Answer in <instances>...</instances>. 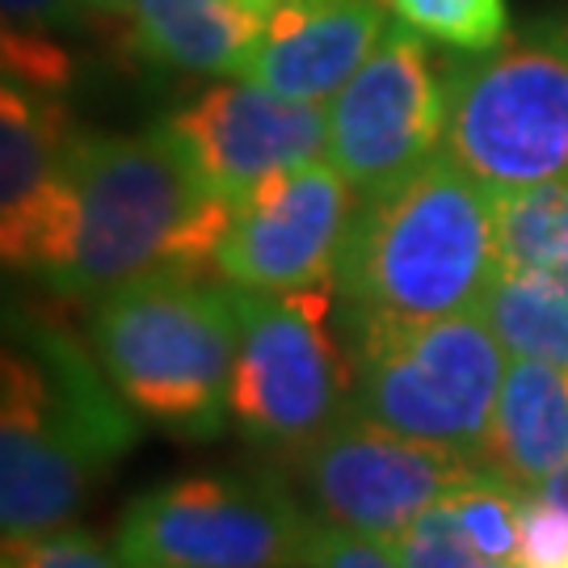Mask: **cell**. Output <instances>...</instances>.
<instances>
[{"mask_svg":"<svg viewBox=\"0 0 568 568\" xmlns=\"http://www.w3.org/2000/svg\"><path fill=\"white\" fill-rule=\"evenodd\" d=\"M321 518L257 471H203L140 493L119 527L122 565L307 568Z\"/></svg>","mask_w":568,"mask_h":568,"instance_id":"cell-8","label":"cell"},{"mask_svg":"<svg viewBox=\"0 0 568 568\" xmlns=\"http://www.w3.org/2000/svg\"><path fill=\"white\" fill-rule=\"evenodd\" d=\"M161 131L215 194L241 199L270 173L321 161L328 148V110L236 77V84H215L169 114Z\"/></svg>","mask_w":568,"mask_h":568,"instance_id":"cell-12","label":"cell"},{"mask_svg":"<svg viewBox=\"0 0 568 568\" xmlns=\"http://www.w3.org/2000/svg\"><path fill=\"white\" fill-rule=\"evenodd\" d=\"M539 493H548L556 506L568 509V467H560V471H556V476H551V480L544 488H539Z\"/></svg>","mask_w":568,"mask_h":568,"instance_id":"cell-26","label":"cell"},{"mask_svg":"<svg viewBox=\"0 0 568 568\" xmlns=\"http://www.w3.org/2000/svg\"><path fill=\"white\" fill-rule=\"evenodd\" d=\"M358 190L328 161L270 173L232 206L215 274L244 291L333 286Z\"/></svg>","mask_w":568,"mask_h":568,"instance_id":"cell-11","label":"cell"},{"mask_svg":"<svg viewBox=\"0 0 568 568\" xmlns=\"http://www.w3.org/2000/svg\"><path fill=\"white\" fill-rule=\"evenodd\" d=\"M122 551H110L89 530L60 527L26 544H4V568H119Z\"/></svg>","mask_w":568,"mask_h":568,"instance_id":"cell-22","label":"cell"},{"mask_svg":"<svg viewBox=\"0 0 568 568\" xmlns=\"http://www.w3.org/2000/svg\"><path fill=\"white\" fill-rule=\"evenodd\" d=\"M450 63H438L408 26H387L371 60L328 102L325 161L358 194L396 182L443 152Z\"/></svg>","mask_w":568,"mask_h":568,"instance_id":"cell-9","label":"cell"},{"mask_svg":"<svg viewBox=\"0 0 568 568\" xmlns=\"http://www.w3.org/2000/svg\"><path fill=\"white\" fill-rule=\"evenodd\" d=\"M93 349V345H89ZM60 321L4 312L0 358V530L26 544L68 527L89 488L140 438L131 405Z\"/></svg>","mask_w":568,"mask_h":568,"instance_id":"cell-1","label":"cell"},{"mask_svg":"<svg viewBox=\"0 0 568 568\" xmlns=\"http://www.w3.org/2000/svg\"><path fill=\"white\" fill-rule=\"evenodd\" d=\"M321 523L392 544L429 506L480 480L488 467L471 455L405 438L349 413L295 459Z\"/></svg>","mask_w":568,"mask_h":568,"instance_id":"cell-10","label":"cell"},{"mask_svg":"<svg viewBox=\"0 0 568 568\" xmlns=\"http://www.w3.org/2000/svg\"><path fill=\"white\" fill-rule=\"evenodd\" d=\"M81 4L98 18H126V13H135L140 0H81Z\"/></svg>","mask_w":568,"mask_h":568,"instance_id":"cell-25","label":"cell"},{"mask_svg":"<svg viewBox=\"0 0 568 568\" xmlns=\"http://www.w3.org/2000/svg\"><path fill=\"white\" fill-rule=\"evenodd\" d=\"M518 568H568V509L548 493H523L518 514Z\"/></svg>","mask_w":568,"mask_h":568,"instance_id":"cell-23","label":"cell"},{"mask_svg":"<svg viewBox=\"0 0 568 568\" xmlns=\"http://www.w3.org/2000/svg\"><path fill=\"white\" fill-rule=\"evenodd\" d=\"M232 422L244 443L300 459L354 413L349 345L333 333V291H244Z\"/></svg>","mask_w":568,"mask_h":568,"instance_id":"cell-7","label":"cell"},{"mask_svg":"<svg viewBox=\"0 0 568 568\" xmlns=\"http://www.w3.org/2000/svg\"><path fill=\"white\" fill-rule=\"evenodd\" d=\"M89 18L81 0H4V81L63 93L77 60L63 47Z\"/></svg>","mask_w":568,"mask_h":568,"instance_id":"cell-18","label":"cell"},{"mask_svg":"<svg viewBox=\"0 0 568 568\" xmlns=\"http://www.w3.org/2000/svg\"><path fill=\"white\" fill-rule=\"evenodd\" d=\"M480 312L501 337L509 358H544L568 366V286L501 270L497 283L488 286Z\"/></svg>","mask_w":568,"mask_h":568,"instance_id":"cell-17","label":"cell"},{"mask_svg":"<svg viewBox=\"0 0 568 568\" xmlns=\"http://www.w3.org/2000/svg\"><path fill=\"white\" fill-rule=\"evenodd\" d=\"M485 467L523 493H539L568 467V366L544 358H514L506 366Z\"/></svg>","mask_w":568,"mask_h":568,"instance_id":"cell-15","label":"cell"},{"mask_svg":"<svg viewBox=\"0 0 568 568\" xmlns=\"http://www.w3.org/2000/svg\"><path fill=\"white\" fill-rule=\"evenodd\" d=\"M131 18L143 60L194 77H241L270 21L244 0H140Z\"/></svg>","mask_w":568,"mask_h":568,"instance_id":"cell-16","label":"cell"},{"mask_svg":"<svg viewBox=\"0 0 568 568\" xmlns=\"http://www.w3.org/2000/svg\"><path fill=\"white\" fill-rule=\"evenodd\" d=\"M392 556L400 560V568H518L514 560H497L480 551L464 535V527L455 523V514L447 501L429 506L408 530H400L392 544Z\"/></svg>","mask_w":568,"mask_h":568,"instance_id":"cell-21","label":"cell"},{"mask_svg":"<svg viewBox=\"0 0 568 568\" xmlns=\"http://www.w3.org/2000/svg\"><path fill=\"white\" fill-rule=\"evenodd\" d=\"M443 152L509 194L568 182V13L530 18L501 47L450 63Z\"/></svg>","mask_w":568,"mask_h":568,"instance_id":"cell-5","label":"cell"},{"mask_svg":"<svg viewBox=\"0 0 568 568\" xmlns=\"http://www.w3.org/2000/svg\"><path fill=\"white\" fill-rule=\"evenodd\" d=\"M497 257L509 274H568V182L497 194Z\"/></svg>","mask_w":568,"mask_h":568,"instance_id":"cell-19","label":"cell"},{"mask_svg":"<svg viewBox=\"0 0 568 568\" xmlns=\"http://www.w3.org/2000/svg\"><path fill=\"white\" fill-rule=\"evenodd\" d=\"M307 568H400L387 544L358 535V530L333 527L321 523L316 539H312V565Z\"/></svg>","mask_w":568,"mask_h":568,"instance_id":"cell-24","label":"cell"},{"mask_svg":"<svg viewBox=\"0 0 568 568\" xmlns=\"http://www.w3.org/2000/svg\"><path fill=\"white\" fill-rule=\"evenodd\" d=\"M244 4L270 18V13H278V9H286V4H304V0H244Z\"/></svg>","mask_w":568,"mask_h":568,"instance_id":"cell-27","label":"cell"},{"mask_svg":"<svg viewBox=\"0 0 568 568\" xmlns=\"http://www.w3.org/2000/svg\"><path fill=\"white\" fill-rule=\"evenodd\" d=\"M497 274V194L434 152L405 178L358 194L333 278L342 337L480 312Z\"/></svg>","mask_w":568,"mask_h":568,"instance_id":"cell-3","label":"cell"},{"mask_svg":"<svg viewBox=\"0 0 568 568\" xmlns=\"http://www.w3.org/2000/svg\"><path fill=\"white\" fill-rule=\"evenodd\" d=\"M232 206L236 199L215 194L161 126L148 135L81 131L42 283L72 300H102L156 274H206Z\"/></svg>","mask_w":568,"mask_h":568,"instance_id":"cell-2","label":"cell"},{"mask_svg":"<svg viewBox=\"0 0 568 568\" xmlns=\"http://www.w3.org/2000/svg\"><path fill=\"white\" fill-rule=\"evenodd\" d=\"M400 26L464 55H485L509 39L506 0H379Z\"/></svg>","mask_w":568,"mask_h":568,"instance_id":"cell-20","label":"cell"},{"mask_svg":"<svg viewBox=\"0 0 568 568\" xmlns=\"http://www.w3.org/2000/svg\"><path fill=\"white\" fill-rule=\"evenodd\" d=\"M345 345L358 417L485 464L509 366L485 312L358 328L345 333Z\"/></svg>","mask_w":568,"mask_h":568,"instance_id":"cell-6","label":"cell"},{"mask_svg":"<svg viewBox=\"0 0 568 568\" xmlns=\"http://www.w3.org/2000/svg\"><path fill=\"white\" fill-rule=\"evenodd\" d=\"M77 122L60 93L4 81L0 89V248L4 265L42 278L60 244Z\"/></svg>","mask_w":568,"mask_h":568,"instance_id":"cell-13","label":"cell"},{"mask_svg":"<svg viewBox=\"0 0 568 568\" xmlns=\"http://www.w3.org/2000/svg\"><path fill=\"white\" fill-rule=\"evenodd\" d=\"M126 568H164V565H126Z\"/></svg>","mask_w":568,"mask_h":568,"instance_id":"cell-28","label":"cell"},{"mask_svg":"<svg viewBox=\"0 0 568 568\" xmlns=\"http://www.w3.org/2000/svg\"><path fill=\"white\" fill-rule=\"evenodd\" d=\"M387 34L379 0H304L270 13L241 81L291 102L328 105Z\"/></svg>","mask_w":568,"mask_h":568,"instance_id":"cell-14","label":"cell"},{"mask_svg":"<svg viewBox=\"0 0 568 568\" xmlns=\"http://www.w3.org/2000/svg\"><path fill=\"white\" fill-rule=\"evenodd\" d=\"M89 345L140 422L203 443L232 422L241 349L236 286L156 274L98 300Z\"/></svg>","mask_w":568,"mask_h":568,"instance_id":"cell-4","label":"cell"}]
</instances>
